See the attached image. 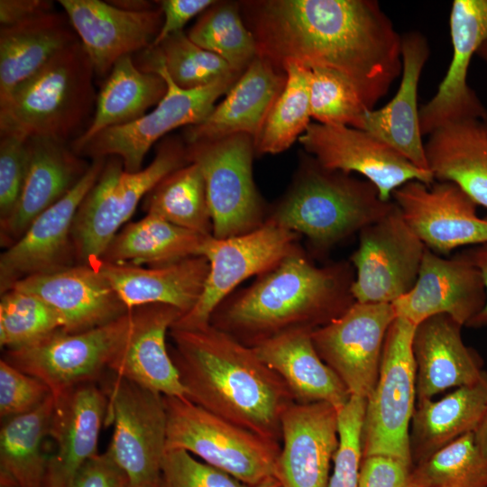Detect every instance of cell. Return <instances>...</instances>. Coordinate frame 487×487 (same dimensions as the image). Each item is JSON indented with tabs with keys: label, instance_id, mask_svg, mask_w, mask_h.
<instances>
[{
	"label": "cell",
	"instance_id": "6da1fadb",
	"mask_svg": "<svg viewBox=\"0 0 487 487\" xmlns=\"http://www.w3.org/2000/svg\"><path fill=\"white\" fill-rule=\"evenodd\" d=\"M258 56L338 72L368 109L401 76V36L374 0H253L240 4ZM283 71V70H282Z\"/></svg>",
	"mask_w": 487,
	"mask_h": 487
},
{
	"label": "cell",
	"instance_id": "7a4b0ae2",
	"mask_svg": "<svg viewBox=\"0 0 487 487\" xmlns=\"http://www.w3.org/2000/svg\"><path fill=\"white\" fill-rule=\"evenodd\" d=\"M169 335L188 400L265 438H281V415L293 396L251 346L212 324L172 326Z\"/></svg>",
	"mask_w": 487,
	"mask_h": 487
},
{
	"label": "cell",
	"instance_id": "3957f363",
	"mask_svg": "<svg viewBox=\"0 0 487 487\" xmlns=\"http://www.w3.org/2000/svg\"><path fill=\"white\" fill-rule=\"evenodd\" d=\"M354 277L350 262L319 266L302 248L232 292L215 309L210 324L251 347L287 330H314L355 302Z\"/></svg>",
	"mask_w": 487,
	"mask_h": 487
},
{
	"label": "cell",
	"instance_id": "277c9868",
	"mask_svg": "<svg viewBox=\"0 0 487 487\" xmlns=\"http://www.w3.org/2000/svg\"><path fill=\"white\" fill-rule=\"evenodd\" d=\"M394 202L383 201L377 188L305 157L284 195L269 207L266 221L306 237L314 253L323 254L381 218Z\"/></svg>",
	"mask_w": 487,
	"mask_h": 487
},
{
	"label": "cell",
	"instance_id": "5b68a950",
	"mask_svg": "<svg viewBox=\"0 0 487 487\" xmlns=\"http://www.w3.org/2000/svg\"><path fill=\"white\" fill-rule=\"evenodd\" d=\"M94 75L80 41L67 48L0 102V133L73 142L95 112Z\"/></svg>",
	"mask_w": 487,
	"mask_h": 487
},
{
	"label": "cell",
	"instance_id": "8992f818",
	"mask_svg": "<svg viewBox=\"0 0 487 487\" xmlns=\"http://www.w3.org/2000/svg\"><path fill=\"white\" fill-rule=\"evenodd\" d=\"M186 143L168 137L157 147L155 157L136 172L124 170L119 157L111 156L92 188L83 199L74 220L72 240L80 264L100 261L122 226L142 199L162 179L187 165Z\"/></svg>",
	"mask_w": 487,
	"mask_h": 487
},
{
	"label": "cell",
	"instance_id": "52a82bcc",
	"mask_svg": "<svg viewBox=\"0 0 487 487\" xmlns=\"http://www.w3.org/2000/svg\"><path fill=\"white\" fill-rule=\"evenodd\" d=\"M166 450L182 449L245 484L275 477L279 443L237 426L186 397L163 396Z\"/></svg>",
	"mask_w": 487,
	"mask_h": 487
},
{
	"label": "cell",
	"instance_id": "ba28073f",
	"mask_svg": "<svg viewBox=\"0 0 487 487\" xmlns=\"http://www.w3.org/2000/svg\"><path fill=\"white\" fill-rule=\"evenodd\" d=\"M415 328L409 320L397 317L387 332L379 376L366 399L363 457L387 455L413 466L409 427L417 402Z\"/></svg>",
	"mask_w": 487,
	"mask_h": 487
},
{
	"label": "cell",
	"instance_id": "9c48e42d",
	"mask_svg": "<svg viewBox=\"0 0 487 487\" xmlns=\"http://www.w3.org/2000/svg\"><path fill=\"white\" fill-rule=\"evenodd\" d=\"M188 162L197 164L206 181L213 236L248 234L264 225L269 207L253 174L254 140L244 133L186 143Z\"/></svg>",
	"mask_w": 487,
	"mask_h": 487
},
{
	"label": "cell",
	"instance_id": "30bf717a",
	"mask_svg": "<svg viewBox=\"0 0 487 487\" xmlns=\"http://www.w3.org/2000/svg\"><path fill=\"white\" fill-rule=\"evenodd\" d=\"M142 70L157 72L167 83V92L156 107L136 121L103 130L91 138L78 154L93 159L119 157L124 170H142L151 147L174 129L203 122L218 98L226 94L238 78H226L195 89L178 87L161 62L148 51H143Z\"/></svg>",
	"mask_w": 487,
	"mask_h": 487
},
{
	"label": "cell",
	"instance_id": "8fae6325",
	"mask_svg": "<svg viewBox=\"0 0 487 487\" xmlns=\"http://www.w3.org/2000/svg\"><path fill=\"white\" fill-rule=\"evenodd\" d=\"M100 383L108 397L106 425L114 426L106 451L128 476L130 487H161L167 436L163 396L111 372Z\"/></svg>",
	"mask_w": 487,
	"mask_h": 487
},
{
	"label": "cell",
	"instance_id": "7c38bea8",
	"mask_svg": "<svg viewBox=\"0 0 487 487\" xmlns=\"http://www.w3.org/2000/svg\"><path fill=\"white\" fill-rule=\"evenodd\" d=\"M131 309L103 326L78 333L58 329L27 345L7 349L13 366L44 382L56 398L87 382H100L125 338Z\"/></svg>",
	"mask_w": 487,
	"mask_h": 487
},
{
	"label": "cell",
	"instance_id": "4fadbf2b",
	"mask_svg": "<svg viewBox=\"0 0 487 487\" xmlns=\"http://www.w3.org/2000/svg\"><path fill=\"white\" fill-rule=\"evenodd\" d=\"M300 236L272 222L245 234L206 238L200 252L209 264L202 294L195 307L172 326L198 328L210 324L217 306L244 280L260 276L302 249Z\"/></svg>",
	"mask_w": 487,
	"mask_h": 487
},
{
	"label": "cell",
	"instance_id": "5bb4252c",
	"mask_svg": "<svg viewBox=\"0 0 487 487\" xmlns=\"http://www.w3.org/2000/svg\"><path fill=\"white\" fill-rule=\"evenodd\" d=\"M425 250L394 202L386 215L359 233L358 247L350 257L354 300L391 304L408 293L417 281Z\"/></svg>",
	"mask_w": 487,
	"mask_h": 487
},
{
	"label": "cell",
	"instance_id": "9a60e30c",
	"mask_svg": "<svg viewBox=\"0 0 487 487\" xmlns=\"http://www.w3.org/2000/svg\"><path fill=\"white\" fill-rule=\"evenodd\" d=\"M396 317L392 304L355 301L343 315L312 330L317 354L351 396L367 399L372 391L384 340Z\"/></svg>",
	"mask_w": 487,
	"mask_h": 487
},
{
	"label": "cell",
	"instance_id": "2e32d148",
	"mask_svg": "<svg viewBox=\"0 0 487 487\" xmlns=\"http://www.w3.org/2000/svg\"><path fill=\"white\" fill-rule=\"evenodd\" d=\"M299 142L323 167L363 176L377 188L383 201H391L392 192L409 181L427 185L435 182L429 170L415 166L392 147L361 129L311 123Z\"/></svg>",
	"mask_w": 487,
	"mask_h": 487
},
{
	"label": "cell",
	"instance_id": "e0dca14e",
	"mask_svg": "<svg viewBox=\"0 0 487 487\" xmlns=\"http://www.w3.org/2000/svg\"><path fill=\"white\" fill-rule=\"evenodd\" d=\"M106 158L93 159L79 181L59 201L40 214L25 233L0 256V290L10 289L30 276L71 266L75 254L72 227L77 212L96 181Z\"/></svg>",
	"mask_w": 487,
	"mask_h": 487
},
{
	"label": "cell",
	"instance_id": "ac0fdd59",
	"mask_svg": "<svg viewBox=\"0 0 487 487\" xmlns=\"http://www.w3.org/2000/svg\"><path fill=\"white\" fill-rule=\"evenodd\" d=\"M391 198L414 234L439 255L487 244V217L478 216V205L453 182L411 180L395 189Z\"/></svg>",
	"mask_w": 487,
	"mask_h": 487
},
{
	"label": "cell",
	"instance_id": "d6986e66",
	"mask_svg": "<svg viewBox=\"0 0 487 487\" xmlns=\"http://www.w3.org/2000/svg\"><path fill=\"white\" fill-rule=\"evenodd\" d=\"M485 303L482 276L463 252L444 258L426 247L415 285L391 304L396 317L415 326L444 314L468 326Z\"/></svg>",
	"mask_w": 487,
	"mask_h": 487
},
{
	"label": "cell",
	"instance_id": "ffe728a7",
	"mask_svg": "<svg viewBox=\"0 0 487 487\" xmlns=\"http://www.w3.org/2000/svg\"><path fill=\"white\" fill-rule=\"evenodd\" d=\"M58 3L98 77L106 78L120 58L149 49L163 22L160 6L129 11L109 1L60 0Z\"/></svg>",
	"mask_w": 487,
	"mask_h": 487
},
{
	"label": "cell",
	"instance_id": "44dd1931",
	"mask_svg": "<svg viewBox=\"0 0 487 487\" xmlns=\"http://www.w3.org/2000/svg\"><path fill=\"white\" fill-rule=\"evenodd\" d=\"M453 56L436 93L419 108L422 135L464 118L484 119L487 110L467 83L473 54L487 41V0H455L450 13Z\"/></svg>",
	"mask_w": 487,
	"mask_h": 487
},
{
	"label": "cell",
	"instance_id": "7402d4cb",
	"mask_svg": "<svg viewBox=\"0 0 487 487\" xmlns=\"http://www.w3.org/2000/svg\"><path fill=\"white\" fill-rule=\"evenodd\" d=\"M275 477L282 487H328L339 444L338 410L327 402L290 403L280 418Z\"/></svg>",
	"mask_w": 487,
	"mask_h": 487
},
{
	"label": "cell",
	"instance_id": "603a6c76",
	"mask_svg": "<svg viewBox=\"0 0 487 487\" xmlns=\"http://www.w3.org/2000/svg\"><path fill=\"white\" fill-rule=\"evenodd\" d=\"M45 487H69L81 466L97 453L108 397L100 382H87L53 398Z\"/></svg>",
	"mask_w": 487,
	"mask_h": 487
},
{
	"label": "cell",
	"instance_id": "cb8c5ba5",
	"mask_svg": "<svg viewBox=\"0 0 487 487\" xmlns=\"http://www.w3.org/2000/svg\"><path fill=\"white\" fill-rule=\"evenodd\" d=\"M182 313L174 307L151 304L131 309L128 333L112 359L109 371L166 397H186L166 337Z\"/></svg>",
	"mask_w": 487,
	"mask_h": 487
},
{
	"label": "cell",
	"instance_id": "d4e9b609",
	"mask_svg": "<svg viewBox=\"0 0 487 487\" xmlns=\"http://www.w3.org/2000/svg\"><path fill=\"white\" fill-rule=\"evenodd\" d=\"M11 289L32 293L44 300L59 314L61 329L69 333L103 326L130 310L103 274L89 264L30 276Z\"/></svg>",
	"mask_w": 487,
	"mask_h": 487
},
{
	"label": "cell",
	"instance_id": "484cf974",
	"mask_svg": "<svg viewBox=\"0 0 487 487\" xmlns=\"http://www.w3.org/2000/svg\"><path fill=\"white\" fill-rule=\"evenodd\" d=\"M29 159L18 203L11 216L1 222V242L9 246L32 222L59 201L89 168L68 142L46 137L28 138Z\"/></svg>",
	"mask_w": 487,
	"mask_h": 487
},
{
	"label": "cell",
	"instance_id": "4316f807",
	"mask_svg": "<svg viewBox=\"0 0 487 487\" xmlns=\"http://www.w3.org/2000/svg\"><path fill=\"white\" fill-rule=\"evenodd\" d=\"M285 83L284 71L257 56L203 122L185 127L183 141L192 143L244 133L255 145Z\"/></svg>",
	"mask_w": 487,
	"mask_h": 487
},
{
	"label": "cell",
	"instance_id": "83f0119b",
	"mask_svg": "<svg viewBox=\"0 0 487 487\" xmlns=\"http://www.w3.org/2000/svg\"><path fill=\"white\" fill-rule=\"evenodd\" d=\"M429 56L427 41L418 32L401 36V80L396 95L380 109H367L357 129L384 142L415 166L429 170L419 124L418 88Z\"/></svg>",
	"mask_w": 487,
	"mask_h": 487
},
{
	"label": "cell",
	"instance_id": "f1b7e54d",
	"mask_svg": "<svg viewBox=\"0 0 487 487\" xmlns=\"http://www.w3.org/2000/svg\"><path fill=\"white\" fill-rule=\"evenodd\" d=\"M462 326L444 314L416 326L412 347L417 402L432 400L451 388L472 385L482 377V359L464 344Z\"/></svg>",
	"mask_w": 487,
	"mask_h": 487
},
{
	"label": "cell",
	"instance_id": "f546056e",
	"mask_svg": "<svg viewBox=\"0 0 487 487\" xmlns=\"http://www.w3.org/2000/svg\"><path fill=\"white\" fill-rule=\"evenodd\" d=\"M92 265L108 280L128 309L163 304L176 308L182 316L198 301L209 270L204 256L152 267L113 264L101 260Z\"/></svg>",
	"mask_w": 487,
	"mask_h": 487
},
{
	"label": "cell",
	"instance_id": "4dcf8cb0",
	"mask_svg": "<svg viewBox=\"0 0 487 487\" xmlns=\"http://www.w3.org/2000/svg\"><path fill=\"white\" fill-rule=\"evenodd\" d=\"M311 332L308 328L287 330L252 348L280 377L299 403L327 402L339 409L351 394L317 354Z\"/></svg>",
	"mask_w": 487,
	"mask_h": 487
},
{
	"label": "cell",
	"instance_id": "1f68e13d",
	"mask_svg": "<svg viewBox=\"0 0 487 487\" xmlns=\"http://www.w3.org/2000/svg\"><path fill=\"white\" fill-rule=\"evenodd\" d=\"M427 136L425 154L435 180L456 184L478 206L487 208V127L483 120L451 121Z\"/></svg>",
	"mask_w": 487,
	"mask_h": 487
},
{
	"label": "cell",
	"instance_id": "d6a6232c",
	"mask_svg": "<svg viewBox=\"0 0 487 487\" xmlns=\"http://www.w3.org/2000/svg\"><path fill=\"white\" fill-rule=\"evenodd\" d=\"M79 41L68 16L51 11L0 28V102Z\"/></svg>",
	"mask_w": 487,
	"mask_h": 487
},
{
	"label": "cell",
	"instance_id": "836d02e7",
	"mask_svg": "<svg viewBox=\"0 0 487 487\" xmlns=\"http://www.w3.org/2000/svg\"><path fill=\"white\" fill-rule=\"evenodd\" d=\"M487 408V372L479 381L455 389L443 398L416 402L409 427L412 464L473 433Z\"/></svg>",
	"mask_w": 487,
	"mask_h": 487
},
{
	"label": "cell",
	"instance_id": "e575fe53",
	"mask_svg": "<svg viewBox=\"0 0 487 487\" xmlns=\"http://www.w3.org/2000/svg\"><path fill=\"white\" fill-rule=\"evenodd\" d=\"M167 87L161 75L142 70L132 55L120 58L96 95L95 112L88 127L71 142V148L78 153L103 130L138 120L163 98Z\"/></svg>",
	"mask_w": 487,
	"mask_h": 487
},
{
	"label": "cell",
	"instance_id": "d590c367",
	"mask_svg": "<svg viewBox=\"0 0 487 487\" xmlns=\"http://www.w3.org/2000/svg\"><path fill=\"white\" fill-rule=\"evenodd\" d=\"M208 236L146 214L125 225L112 239L101 261L113 264L161 266L201 256Z\"/></svg>",
	"mask_w": 487,
	"mask_h": 487
},
{
	"label": "cell",
	"instance_id": "8d00e7d4",
	"mask_svg": "<svg viewBox=\"0 0 487 487\" xmlns=\"http://www.w3.org/2000/svg\"><path fill=\"white\" fill-rule=\"evenodd\" d=\"M51 395L33 411L3 419L0 429V476L18 487H45L49 455L44 443L53 410Z\"/></svg>",
	"mask_w": 487,
	"mask_h": 487
},
{
	"label": "cell",
	"instance_id": "74e56055",
	"mask_svg": "<svg viewBox=\"0 0 487 487\" xmlns=\"http://www.w3.org/2000/svg\"><path fill=\"white\" fill-rule=\"evenodd\" d=\"M142 200L146 214L206 236L213 235L206 181L197 164L189 162L170 173Z\"/></svg>",
	"mask_w": 487,
	"mask_h": 487
},
{
	"label": "cell",
	"instance_id": "f35d334b",
	"mask_svg": "<svg viewBox=\"0 0 487 487\" xmlns=\"http://www.w3.org/2000/svg\"><path fill=\"white\" fill-rule=\"evenodd\" d=\"M285 86L274 103L255 142L256 154H278L288 150L310 123V69L295 62L282 68Z\"/></svg>",
	"mask_w": 487,
	"mask_h": 487
},
{
	"label": "cell",
	"instance_id": "ab89813d",
	"mask_svg": "<svg viewBox=\"0 0 487 487\" xmlns=\"http://www.w3.org/2000/svg\"><path fill=\"white\" fill-rule=\"evenodd\" d=\"M187 35L240 74L258 56L254 36L243 18L238 3L216 1L202 13Z\"/></svg>",
	"mask_w": 487,
	"mask_h": 487
},
{
	"label": "cell",
	"instance_id": "60d3db41",
	"mask_svg": "<svg viewBox=\"0 0 487 487\" xmlns=\"http://www.w3.org/2000/svg\"><path fill=\"white\" fill-rule=\"evenodd\" d=\"M409 487H487V457L473 434L458 437L416 464Z\"/></svg>",
	"mask_w": 487,
	"mask_h": 487
},
{
	"label": "cell",
	"instance_id": "b9f144b4",
	"mask_svg": "<svg viewBox=\"0 0 487 487\" xmlns=\"http://www.w3.org/2000/svg\"><path fill=\"white\" fill-rule=\"evenodd\" d=\"M147 51L161 62L170 78L183 89H195L241 76L222 58L195 44L184 32L169 36Z\"/></svg>",
	"mask_w": 487,
	"mask_h": 487
},
{
	"label": "cell",
	"instance_id": "7bdbcfd3",
	"mask_svg": "<svg viewBox=\"0 0 487 487\" xmlns=\"http://www.w3.org/2000/svg\"><path fill=\"white\" fill-rule=\"evenodd\" d=\"M61 328L59 314L36 295L16 289L1 293V347H22Z\"/></svg>",
	"mask_w": 487,
	"mask_h": 487
},
{
	"label": "cell",
	"instance_id": "ee69618b",
	"mask_svg": "<svg viewBox=\"0 0 487 487\" xmlns=\"http://www.w3.org/2000/svg\"><path fill=\"white\" fill-rule=\"evenodd\" d=\"M309 103L317 123L354 128L368 109L348 79L324 68L310 69Z\"/></svg>",
	"mask_w": 487,
	"mask_h": 487
},
{
	"label": "cell",
	"instance_id": "f6af8a7d",
	"mask_svg": "<svg viewBox=\"0 0 487 487\" xmlns=\"http://www.w3.org/2000/svg\"><path fill=\"white\" fill-rule=\"evenodd\" d=\"M366 399L351 396L338 410L339 444L328 487H359Z\"/></svg>",
	"mask_w": 487,
	"mask_h": 487
},
{
	"label": "cell",
	"instance_id": "bcb514c9",
	"mask_svg": "<svg viewBox=\"0 0 487 487\" xmlns=\"http://www.w3.org/2000/svg\"><path fill=\"white\" fill-rule=\"evenodd\" d=\"M161 487H251L231 474L197 460L182 449L166 450Z\"/></svg>",
	"mask_w": 487,
	"mask_h": 487
},
{
	"label": "cell",
	"instance_id": "7dc6e473",
	"mask_svg": "<svg viewBox=\"0 0 487 487\" xmlns=\"http://www.w3.org/2000/svg\"><path fill=\"white\" fill-rule=\"evenodd\" d=\"M51 392L41 380L25 373L5 359L0 361V417L24 415L39 408Z\"/></svg>",
	"mask_w": 487,
	"mask_h": 487
},
{
	"label": "cell",
	"instance_id": "c3c4849f",
	"mask_svg": "<svg viewBox=\"0 0 487 487\" xmlns=\"http://www.w3.org/2000/svg\"><path fill=\"white\" fill-rule=\"evenodd\" d=\"M0 220H6L20 198L29 159L28 138L0 134Z\"/></svg>",
	"mask_w": 487,
	"mask_h": 487
},
{
	"label": "cell",
	"instance_id": "681fc988",
	"mask_svg": "<svg viewBox=\"0 0 487 487\" xmlns=\"http://www.w3.org/2000/svg\"><path fill=\"white\" fill-rule=\"evenodd\" d=\"M412 467L387 455L363 457L359 487H409Z\"/></svg>",
	"mask_w": 487,
	"mask_h": 487
},
{
	"label": "cell",
	"instance_id": "f907efd6",
	"mask_svg": "<svg viewBox=\"0 0 487 487\" xmlns=\"http://www.w3.org/2000/svg\"><path fill=\"white\" fill-rule=\"evenodd\" d=\"M69 487H130V482L124 471L106 451L87 460Z\"/></svg>",
	"mask_w": 487,
	"mask_h": 487
},
{
	"label": "cell",
	"instance_id": "816d5d0a",
	"mask_svg": "<svg viewBox=\"0 0 487 487\" xmlns=\"http://www.w3.org/2000/svg\"><path fill=\"white\" fill-rule=\"evenodd\" d=\"M216 1L213 0H162L157 1L163 16L161 30L150 48L158 46L169 36L183 32L193 17L204 13Z\"/></svg>",
	"mask_w": 487,
	"mask_h": 487
},
{
	"label": "cell",
	"instance_id": "f5cc1de1",
	"mask_svg": "<svg viewBox=\"0 0 487 487\" xmlns=\"http://www.w3.org/2000/svg\"><path fill=\"white\" fill-rule=\"evenodd\" d=\"M53 2L47 0H1V27L11 26L53 11Z\"/></svg>",
	"mask_w": 487,
	"mask_h": 487
},
{
	"label": "cell",
	"instance_id": "db71d44e",
	"mask_svg": "<svg viewBox=\"0 0 487 487\" xmlns=\"http://www.w3.org/2000/svg\"><path fill=\"white\" fill-rule=\"evenodd\" d=\"M463 253L478 268L484 281L486 289L485 306L468 326L472 327H482L487 326V244L475 245Z\"/></svg>",
	"mask_w": 487,
	"mask_h": 487
},
{
	"label": "cell",
	"instance_id": "11a10c76",
	"mask_svg": "<svg viewBox=\"0 0 487 487\" xmlns=\"http://www.w3.org/2000/svg\"><path fill=\"white\" fill-rule=\"evenodd\" d=\"M473 434L476 446L487 457V408Z\"/></svg>",
	"mask_w": 487,
	"mask_h": 487
},
{
	"label": "cell",
	"instance_id": "9f6ffc18",
	"mask_svg": "<svg viewBox=\"0 0 487 487\" xmlns=\"http://www.w3.org/2000/svg\"><path fill=\"white\" fill-rule=\"evenodd\" d=\"M255 487H282L276 477H270Z\"/></svg>",
	"mask_w": 487,
	"mask_h": 487
},
{
	"label": "cell",
	"instance_id": "6f0895ef",
	"mask_svg": "<svg viewBox=\"0 0 487 487\" xmlns=\"http://www.w3.org/2000/svg\"><path fill=\"white\" fill-rule=\"evenodd\" d=\"M476 54L487 62V41L482 44Z\"/></svg>",
	"mask_w": 487,
	"mask_h": 487
},
{
	"label": "cell",
	"instance_id": "680465c9",
	"mask_svg": "<svg viewBox=\"0 0 487 487\" xmlns=\"http://www.w3.org/2000/svg\"><path fill=\"white\" fill-rule=\"evenodd\" d=\"M483 122H484V124H485V125L487 127V115H486V117L483 119Z\"/></svg>",
	"mask_w": 487,
	"mask_h": 487
}]
</instances>
